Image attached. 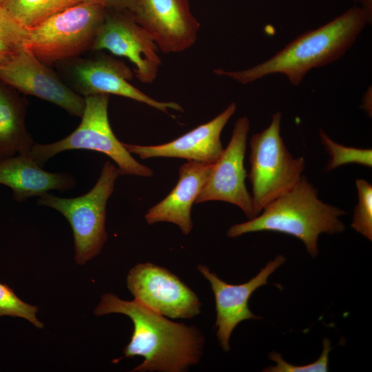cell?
Listing matches in <instances>:
<instances>
[{
    "label": "cell",
    "mask_w": 372,
    "mask_h": 372,
    "mask_svg": "<svg viewBox=\"0 0 372 372\" xmlns=\"http://www.w3.org/2000/svg\"><path fill=\"white\" fill-rule=\"evenodd\" d=\"M113 313L126 315L133 322L134 331L125 347V357L144 358L134 371L180 372L199 362L204 339L195 327L171 321L134 300H123L113 293H105L94 314Z\"/></svg>",
    "instance_id": "6da1fadb"
},
{
    "label": "cell",
    "mask_w": 372,
    "mask_h": 372,
    "mask_svg": "<svg viewBox=\"0 0 372 372\" xmlns=\"http://www.w3.org/2000/svg\"><path fill=\"white\" fill-rule=\"evenodd\" d=\"M371 18L362 8L351 7L317 29L305 32L275 55L252 68L214 73L247 84L267 75L282 74L297 86L312 69L323 67L341 58L355 43Z\"/></svg>",
    "instance_id": "7a4b0ae2"
},
{
    "label": "cell",
    "mask_w": 372,
    "mask_h": 372,
    "mask_svg": "<svg viewBox=\"0 0 372 372\" xmlns=\"http://www.w3.org/2000/svg\"><path fill=\"white\" fill-rule=\"evenodd\" d=\"M262 210L255 218L231 226L227 236L234 238L263 231L289 234L302 241L314 258L318 254L317 242L321 234L341 233L345 228L340 217L346 212L321 200L318 190L303 175Z\"/></svg>",
    "instance_id": "3957f363"
},
{
    "label": "cell",
    "mask_w": 372,
    "mask_h": 372,
    "mask_svg": "<svg viewBox=\"0 0 372 372\" xmlns=\"http://www.w3.org/2000/svg\"><path fill=\"white\" fill-rule=\"evenodd\" d=\"M85 108L79 125L69 135L49 144L34 143L27 154L43 167L54 155L71 149L105 154L117 165L120 175L153 176L152 170L134 158L113 133L108 118V94L84 97Z\"/></svg>",
    "instance_id": "277c9868"
},
{
    "label": "cell",
    "mask_w": 372,
    "mask_h": 372,
    "mask_svg": "<svg viewBox=\"0 0 372 372\" xmlns=\"http://www.w3.org/2000/svg\"><path fill=\"white\" fill-rule=\"evenodd\" d=\"M282 114L277 112L269 125L249 141L251 198L257 216L269 203L290 189L301 178L305 163L287 149L280 135Z\"/></svg>",
    "instance_id": "5b68a950"
},
{
    "label": "cell",
    "mask_w": 372,
    "mask_h": 372,
    "mask_svg": "<svg viewBox=\"0 0 372 372\" xmlns=\"http://www.w3.org/2000/svg\"><path fill=\"white\" fill-rule=\"evenodd\" d=\"M118 167L106 161L96 184L86 194L74 198H61L48 192L39 196L37 204L59 211L73 231L75 260L84 265L101 251L106 239V205L116 180Z\"/></svg>",
    "instance_id": "8992f818"
},
{
    "label": "cell",
    "mask_w": 372,
    "mask_h": 372,
    "mask_svg": "<svg viewBox=\"0 0 372 372\" xmlns=\"http://www.w3.org/2000/svg\"><path fill=\"white\" fill-rule=\"evenodd\" d=\"M106 14L100 5L79 3L28 30L25 47L41 61H68L92 49Z\"/></svg>",
    "instance_id": "52a82bcc"
},
{
    "label": "cell",
    "mask_w": 372,
    "mask_h": 372,
    "mask_svg": "<svg viewBox=\"0 0 372 372\" xmlns=\"http://www.w3.org/2000/svg\"><path fill=\"white\" fill-rule=\"evenodd\" d=\"M134 300L171 318H191L200 313V302L176 275L154 264L135 265L127 277Z\"/></svg>",
    "instance_id": "ba28073f"
},
{
    "label": "cell",
    "mask_w": 372,
    "mask_h": 372,
    "mask_svg": "<svg viewBox=\"0 0 372 372\" xmlns=\"http://www.w3.org/2000/svg\"><path fill=\"white\" fill-rule=\"evenodd\" d=\"M92 50H106L127 59L134 65L136 76L144 83L155 80L161 64L154 39L127 12L107 10Z\"/></svg>",
    "instance_id": "9c48e42d"
},
{
    "label": "cell",
    "mask_w": 372,
    "mask_h": 372,
    "mask_svg": "<svg viewBox=\"0 0 372 372\" xmlns=\"http://www.w3.org/2000/svg\"><path fill=\"white\" fill-rule=\"evenodd\" d=\"M0 82L18 92L40 98L81 117L85 98L65 85L27 48L0 65Z\"/></svg>",
    "instance_id": "30bf717a"
},
{
    "label": "cell",
    "mask_w": 372,
    "mask_h": 372,
    "mask_svg": "<svg viewBox=\"0 0 372 372\" xmlns=\"http://www.w3.org/2000/svg\"><path fill=\"white\" fill-rule=\"evenodd\" d=\"M66 70L74 90L84 97L115 94L145 103L168 114V110L183 112L176 102L158 101L133 86L132 70L122 61L109 56L77 59L68 63Z\"/></svg>",
    "instance_id": "8fae6325"
},
{
    "label": "cell",
    "mask_w": 372,
    "mask_h": 372,
    "mask_svg": "<svg viewBox=\"0 0 372 372\" xmlns=\"http://www.w3.org/2000/svg\"><path fill=\"white\" fill-rule=\"evenodd\" d=\"M249 128V120L247 116L237 120L228 145L214 164L195 203L225 201L240 208L249 220L256 217L251 196L245 185L247 174L244 166Z\"/></svg>",
    "instance_id": "7c38bea8"
},
{
    "label": "cell",
    "mask_w": 372,
    "mask_h": 372,
    "mask_svg": "<svg viewBox=\"0 0 372 372\" xmlns=\"http://www.w3.org/2000/svg\"><path fill=\"white\" fill-rule=\"evenodd\" d=\"M129 14L164 53L181 52L196 42L200 23L187 0H135Z\"/></svg>",
    "instance_id": "4fadbf2b"
},
{
    "label": "cell",
    "mask_w": 372,
    "mask_h": 372,
    "mask_svg": "<svg viewBox=\"0 0 372 372\" xmlns=\"http://www.w3.org/2000/svg\"><path fill=\"white\" fill-rule=\"evenodd\" d=\"M285 260L283 256H278L269 261L255 277L241 285L228 284L220 280L207 267L203 265H198L199 271L209 282L214 295L216 335L224 351H228L230 349V336L240 322L260 318L249 310V300L258 288L267 284L268 277L282 265Z\"/></svg>",
    "instance_id": "5bb4252c"
},
{
    "label": "cell",
    "mask_w": 372,
    "mask_h": 372,
    "mask_svg": "<svg viewBox=\"0 0 372 372\" xmlns=\"http://www.w3.org/2000/svg\"><path fill=\"white\" fill-rule=\"evenodd\" d=\"M236 110V103H231L210 121L167 143L147 146L123 143V145L130 154H136L142 159L169 157L214 164L224 149L221 132Z\"/></svg>",
    "instance_id": "9a60e30c"
},
{
    "label": "cell",
    "mask_w": 372,
    "mask_h": 372,
    "mask_svg": "<svg viewBox=\"0 0 372 372\" xmlns=\"http://www.w3.org/2000/svg\"><path fill=\"white\" fill-rule=\"evenodd\" d=\"M213 165L196 161L183 164L179 169L176 185L146 213L145 218L147 224L172 223L178 225L183 234H188L193 228L192 205L206 183Z\"/></svg>",
    "instance_id": "2e32d148"
},
{
    "label": "cell",
    "mask_w": 372,
    "mask_h": 372,
    "mask_svg": "<svg viewBox=\"0 0 372 372\" xmlns=\"http://www.w3.org/2000/svg\"><path fill=\"white\" fill-rule=\"evenodd\" d=\"M0 184L10 187L14 199L21 203L50 190L70 189L76 180L68 173L45 171L27 154H19L0 161Z\"/></svg>",
    "instance_id": "e0dca14e"
},
{
    "label": "cell",
    "mask_w": 372,
    "mask_h": 372,
    "mask_svg": "<svg viewBox=\"0 0 372 372\" xmlns=\"http://www.w3.org/2000/svg\"><path fill=\"white\" fill-rule=\"evenodd\" d=\"M28 101L0 82V161L28 154L34 142L25 127Z\"/></svg>",
    "instance_id": "ac0fdd59"
},
{
    "label": "cell",
    "mask_w": 372,
    "mask_h": 372,
    "mask_svg": "<svg viewBox=\"0 0 372 372\" xmlns=\"http://www.w3.org/2000/svg\"><path fill=\"white\" fill-rule=\"evenodd\" d=\"M84 0H4L1 7L27 30Z\"/></svg>",
    "instance_id": "d6986e66"
},
{
    "label": "cell",
    "mask_w": 372,
    "mask_h": 372,
    "mask_svg": "<svg viewBox=\"0 0 372 372\" xmlns=\"http://www.w3.org/2000/svg\"><path fill=\"white\" fill-rule=\"evenodd\" d=\"M319 135L322 144L330 156L329 162L326 167L327 171L348 164H358L368 167L372 166L371 149L356 148L340 145L330 138L322 130H320Z\"/></svg>",
    "instance_id": "ffe728a7"
},
{
    "label": "cell",
    "mask_w": 372,
    "mask_h": 372,
    "mask_svg": "<svg viewBox=\"0 0 372 372\" xmlns=\"http://www.w3.org/2000/svg\"><path fill=\"white\" fill-rule=\"evenodd\" d=\"M358 203L355 207L351 227L357 232L372 240V185L362 178L355 180Z\"/></svg>",
    "instance_id": "44dd1931"
},
{
    "label": "cell",
    "mask_w": 372,
    "mask_h": 372,
    "mask_svg": "<svg viewBox=\"0 0 372 372\" xmlns=\"http://www.w3.org/2000/svg\"><path fill=\"white\" fill-rule=\"evenodd\" d=\"M28 30L0 7V54H14L25 47Z\"/></svg>",
    "instance_id": "7402d4cb"
},
{
    "label": "cell",
    "mask_w": 372,
    "mask_h": 372,
    "mask_svg": "<svg viewBox=\"0 0 372 372\" xmlns=\"http://www.w3.org/2000/svg\"><path fill=\"white\" fill-rule=\"evenodd\" d=\"M38 307L22 301L8 285L0 282V317L9 316L25 318L37 328H43L36 313Z\"/></svg>",
    "instance_id": "603a6c76"
},
{
    "label": "cell",
    "mask_w": 372,
    "mask_h": 372,
    "mask_svg": "<svg viewBox=\"0 0 372 372\" xmlns=\"http://www.w3.org/2000/svg\"><path fill=\"white\" fill-rule=\"evenodd\" d=\"M331 351V343L327 338L323 340V350L320 356L314 362L296 366L286 362L282 355L277 352L269 354V359L276 364L263 370L266 372H327L328 371L329 353Z\"/></svg>",
    "instance_id": "cb8c5ba5"
},
{
    "label": "cell",
    "mask_w": 372,
    "mask_h": 372,
    "mask_svg": "<svg viewBox=\"0 0 372 372\" xmlns=\"http://www.w3.org/2000/svg\"><path fill=\"white\" fill-rule=\"evenodd\" d=\"M98 4L107 10L128 13L132 8L135 0H84Z\"/></svg>",
    "instance_id": "d4e9b609"
},
{
    "label": "cell",
    "mask_w": 372,
    "mask_h": 372,
    "mask_svg": "<svg viewBox=\"0 0 372 372\" xmlns=\"http://www.w3.org/2000/svg\"><path fill=\"white\" fill-rule=\"evenodd\" d=\"M371 90H367L364 95L362 100V107L369 114H371Z\"/></svg>",
    "instance_id": "484cf974"
},
{
    "label": "cell",
    "mask_w": 372,
    "mask_h": 372,
    "mask_svg": "<svg viewBox=\"0 0 372 372\" xmlns=\"http://www.w3.org/2000/svg\"><path fill=\"white\" fill-rule=\"evenodd\" d=\"M10 56V54H0V65L3 64Z\"/></svg>",
    "instance_id": "4316f807"
},
{
    "label": "cell",
    "mask_w": 372,
    "mask_h": 372,
    "mask_svg": "<svg viewBox=\"0 0 372 372\" xmlns=\"http://www.w3.org/2000/svg\"><path fill=\"white\" fill-rule=\"evenodd\" d=\"M4 0H0V7H1Z\"/></svg>",
    "instance_id": "83f0119b"
},
{
    "label": "cell",
    "mask_w": 372,
    "mask_h": 372,
    "mask_svg": "<svg viewBox=\"0 0 372 372\" xmlns=\"http://www.w3.org/2000/svg\"><path fill=\"white\" fill-rule=\"evenodd\" d=\"M355 1H360V0H355Z\"/></svg>",
    "instance_id": "f1b7e54d"
}]
</instances>
